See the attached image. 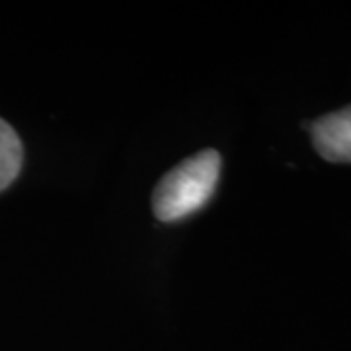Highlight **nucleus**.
I'll use <instances>...</instances> for the list:
<instances>
[{"label":"nucleus","instance_id":"7ed1b4c3","mask_svg":"<svg viewBox=\"0 0 351 351\" xmlns=\"http://www.w3.org/2000/svg\"><path fill=\"white\" fill-rule=\"evenodd\" d=\"M24 162V147L10 123L0 117V191L18 178Z\"/></svg>","mask_w":351,"mask_h":351},{"label":"nucleus","instance_id":"f03ea898","mask_svg":"<svg viewBox=\"0 0 351 351\" xmlns=\"http://www.w3.org/2000/svg\"><path fill=\"white\" fill-rule=\"evenodd\" d=\"M304 127L311 133L314 151L324 160L351 164V106L326 113Z\"/></svg>","mask_w":351,"mask_h":351},{"label":"nucleus","instance_id":"f257e3e1","mask_svg":"<svg viewBox=\"0 0 351 351\" xmlns=\"http://www.w3.org/2000/svg\"><path fill=\"white\" fill-rule=\"evenodd\" d=\"M219 178L221 154L203 149L158 180L152 191V213L160 223H174L197 213L213 197Z\"/></svg>","mask_w":351,"mask_h":351}]
</instances>
